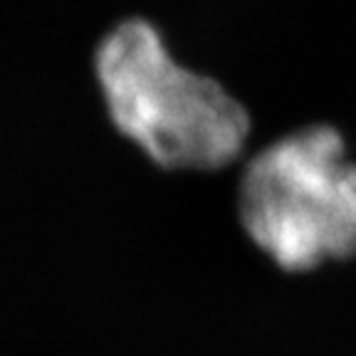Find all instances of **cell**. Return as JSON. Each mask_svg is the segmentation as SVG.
Returning <instances> with one entry per match:
<instances>
[{"label":"cell","mask_w":356,"mask_h":356,"mask_svg":"<svg viewBox=\"0 0 356 356\" xmlns=\"http://www.w3.org/2000/svg\"><path fill=\"white\" fill-rule=\"evenodd\" d=\"M238 216L248 238L284 273L356 255V163L332 127H307L245 163Z\"/></svg>","instance_id":"2"},{"label":"cell","mask_w":356,"mask_h":356,"mask_svg":"<svg viewBox=\"0 0 356 356\" xmlns=\"http://www.w3.org/2000/svg\"><path fill=\"white\" fill-rule=\"evenodd\" d=\"M111 124L168 171H218L243 154L250 114L216 79L181 67L146 20L104 35L95 57Z\"/></svg>","instance_id":"1"}]
</instances>
